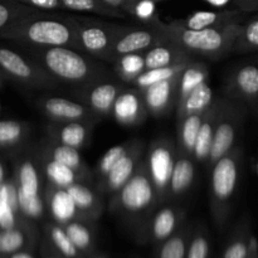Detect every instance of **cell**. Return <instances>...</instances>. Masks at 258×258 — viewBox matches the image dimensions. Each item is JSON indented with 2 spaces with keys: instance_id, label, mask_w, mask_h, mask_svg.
Segmentation results:
<instances>
[{
  "instance_id": "4dcf8cb0",
  "label": "cell",
  "mask_w": 258,
  "mask_h": 258,
  "mask_svg": "<svg viewBox=\"0 0 258 258\" xmlns=\"http://www.w3.org/2000/svg\"><path fill=\"white\" fill-rule=\"evenodd\" d=\"M213 100V91L209 81L203 82L194 88L180 105L176 106V122L191 113H203L212 105Z\"/></svg>"
},
{
  "instance_id": "f6af8a7d",
  "label": "cell",
  "mask_w": 258,
  "mask_h": 258,
  "mask_svg": "<svg viewBox=\"0 0 258 258\" xmlns=\"http://www.w3.org/2000/svg\"><path fill=\"white\" fill-rule=\"evenodd\" d=\"M211 254V239L203 226H193L190 241L185 258H209Z\"/></svg>"
},
{
  "instance_id": "ee69618b",
  "label": "cell",
  "mask_w": 258,
  "mask_h": 258,
  "mask_svg": "<svg viewBox=\"0 0 258 258\" xmlns=\"http://www.w3.org/2000/svg\"><path fill=\"white\" fill-rule=\"evenodd\" d=\"M38 9L27 7L15 0H0V33L20 18L37 12Z\"/></svg>"
},
{
  "instance_id": "5b68a950",
  "label": "cell",
  "mask_w": 258,
  "mask_h": 258,
  "mask_svg": "<svg viewBox=\"0 0 258 258\" xmlns=\"http://www.w3.org/2000/svg\"><path fill=\"white\" fill-rule=\"evenodd\" d=\"M243 149L234 145L211 166V213L217 227L223 228L241 178Z\"/></svg>"
},
{
  "instance_id": "836d02e7",
  "label": "cell",
  "mask_w": 258,
  "mask_h": 258,
  "mask_svg": "<svg viewBox=\"0 0 258 258\" xmlns=\"http://www.w3.org/2000/svg\"><path fill=\"white\" fill-rule=\"evenodd\" d=\"M68 238L73 243V246L83 254L90 256L93 251V243H95V231H93V222L71 221L63 224Z\"/></svg>"
},
{
  "instance_id": "7bdbcfd3",
  "label": "cell",
  "mask_w": 258,
  "mask_h": 258,
  "mask_svg": "<svg viewBox=\"0 0 258 258\" xmlns=\"http://www.w3.org/2000/svg\"><path fill=\"white\" fill-rule=\"evenodd\" d=\"M131 144H133V140H128V141H125V143L118 144V145L112 146L111 149H108V150L101 156L98 163L96 164L95 169L92 170L93 179H95L96 181L102 179L103 176H105L106 174H107L108 171L116 165V163H117V161L120 160L126 153H127Z\"/></svg>"
},
{
  "instance_id": "8992f818",
  "label": "cell",
  "mask_w": 258,
  "mask_h": 258,
  "mask_svg": "<svg viewBox=\"0 0 258 258\" xmlns=\"http://www.w3.org/2000/svg\"><path fill=\"white\" fill-rule=\"evenodd\" d=\"M247 113L248 107L243 102L221 96V107L214 128L211 150L206 163L208 168H211L217 160H219L236 145V140L246 120Z\"/></svg>"
},
{
  "instance_id": "f907efd6",
  "label": "cell",
  "mask_w": 258,
  "mask_h": 258,
  "mask_svg": "<svg viewBox=\"0 0 258 258\" xmlns=\"http://www.w3.org/2000/svg\"><path fill=\"white\" fill-rule=\"evenodd\" d=\"M8 179H9V178H8L7 164H5V161L3 160V158L0 156V185H2L3 183H5Z\"/></svg>"
},
{
  "instance_id": "1f68e13d",
  "label": "cell",
  "mask_w": 258,
  "mask_h": 258,
  "mask_svg": "<svg viewBox=\"0 0 258 258\" xmlns=\"http://www.w3.org/2000/svg\"><path fill=\"white\" fill-rule=\"evenodd\" d=\"M29 133V123L19 120H0V153L17 150L24 144Z\"/></svg>"
},
{
  "instance_id": "7c38bea8",
  "label": "cell",
  "mask_w": 258,
  "mask_h": 258,
  "mask_svg": "<svg viewBox=\"0 0 258 258\" xmlns=\"http://www.w3.org/2000/svg\"><path fill=\"white\" fill-rule=\"evenodd\" d=\"M144 153H145V144L139 139H134L127 153L102 179L96 181V190L100 194H110V196L116 193L135 173L139 163L144 158Z\"/></svg>"
},
{
  "instance_id": "603a6c76",
  "label": "cell",
  "mask_w": 258,
  "mask_h": 258,
  "mask_svg": "<svg viewBox=\"0 0 258 258\" xmlns=\"http://www.w3.org/2000/svg\"><path fill=\"white\" fill-rule=\"evenodd\" d=\"M196 179V163L191 156L181 153L176 148L175 160L168 186V201L179 198L191 188Z\"/></svg>"
},
{
  "instance_id": "ab89813d",
  "label": "cell",
  "mask_w": 258,
  "mask_h": 258,
  "mask_svg": "<svg viewBox=\"0 0 258 258\" xmlns=\"http://www.w3.org/2000/svg\"><path fill=\"white\" fill-rule=\"evenodd\" d=\"M196 59V58H194ZM193 60V59H191ZM190 60H186V62L176 63V64L169 66V67H161V68H154V70H145L138 78L133 81L131 86L138 90H144V88L149 87V86L154 85L156 82H160L164 80H170V78L178 77L181 73V71L184 70L188 63Z\"/></svg>"
},
{
  "instance_id": "60d3db41",
  "label": "cell",
  "mask_w": 258,
  "mask_h": 258,
  "mask_svg": "<svg viewBox=\"0 0 258 258\" xmlns=\"http://www.w3.org/2000/svg\"><path fill=\"white\" fill-rule=\"evenodd\" d=\"M155 3L154 0H130L123 8V13L133 17L140 24L158 27L163 22L159 18Z\"/></svg>"
},
{
  "instance_id": "7dc6e473",
  "label": "cell",
  "mask_w": 258,
  "mask_h": 258,
  "mask_svg": "<svg viewBox=\"0 0 258 258\" xmlns=\"http://www.w3.org/2000/svg\"><path fill=\"white\" fill-rule=\"evenodd\" d=\"M232 4L237 10L244 14L256 13L258 10V0H232Z\"/></svg>"
},
{
  "instance_id": "7402d4cb",
  "label": "cell",
  "mask_w": 258,
  "mask_h": 258,
  "mask_svg": "<svg viewBox=\"0 0 258 258\" xmlns=\"http://www.w3.org/2000/svg\"><path fill=\"white\" fill-rule=\"evenodd\" d=\"M39 153L44 154V155L53 159V160L58 161V163L71 168L72 170L77 171L80 175L83 176V179H85L87 184L93 180L92 170L85 163V160L81 156L80 150H76V149L70 148V146L62 145V144L55 143V141L47 138V140L43 141Z\"/></svg>"
},
{
  "instance_id": "4fadbf2b",
  "label": "cell",
  "mask_w": 258,
  "mask_h": 258,
  "mask_svg": "<svg viewBox=\"0 0 258 258\" xmlns=\"http://www.w3.org/2000/svg\"><path fill=\"white\" fill-rule=\"evenodd\" d=\"M13 181L17 190V202L43 199V176L38 155L30 154L15 159Z\"/></svg>"
},
{
  "instance_id": "bcb514c9",
  "label": "cell",
  "mask_w": 258,
  "mask_h": 258,
  "mask_svg": "<svg viewBox=\"0 0 258 258\" xmlns=\"http://www.w3.org/2000/svg\"><path fill=\"white\" fill-rule=\"evenodd\" d=\"M15 2L24 4L34 9L43 12H53V10H63L60 0H15Z\"/></svg>"
},
{
  "instance_id": "9f6ffc18",
  "label": "cell",
  "mask_w": 258,
  "mask_h": 258,
  "mask_svg": "<svg viewBox=\"0 0 258 258\" xmlns=\"http://www.w3.org/2000/svg\"><path fill=\"white\" fill-rule=\"evenodd\" d=\"M92 258H107V257L103 256V254H96V256H93Z\"/></svg>"
},
{
  "instance_id": "b9f144b4",
  "label": "cell",
  "mask_w": 258,
  "mask_h": 258,
  "mask_svg": "<svg viewBox=\"0 0 258 258\" xmlns=\"http://www.w3.org/2000/svg\"><path fill=\"white\" fill-rule=\"evenodd\" d=\"M251 234L249 224L242 222L236 227L222 258H248V238Z\"/></svg>"
},
{
  "instance_id": "74e56055",
  "label": "cell",
  "mask_w": 258,
  "mask_h": 258,
  "mask_svg": "<svg viewBox=\"0 0 258 258\" xmlns=\"http://www.w3.org/2000/svg\"><path fill=\"white\" fill-rule=\"evenodd\" d=\"M63 10L71 12L90 13L103 18H126L127 15L122 10L106 4L102 0H60Z\"/></svg>"
},
{
  "instance_id": "83f0119b",
  "label": "cell",
  "mask_w": 258,
  "mask_h": 258,
  "mask_svg": "<svg viewBox=\"0 0 258 258\" xmlns=\"http://www.w3.org/2000/svg\"><path fill=\"white\" fill-rule=\"evenodd\" d=\"M37 155L38 161H39L40 173H42V176L48 184H52V185L63 189L72 185L73 183L87 184L83 176L80 175L77 171L53 160L49 156L44 155V154L38 153Z\"/></svg>"
},
{
  "instance_id": "680465c9",
  "label": "cell",
  "mask_w": 258,
  "mask_h": 258,
  "mask_svg": "<svg viewBox=\"0 0 258 258\" xmlns=\"http://www.w3.org/2000/svg\"><path fill=\"white\" fill-rule=\"evenodd\" d=\"M0 229H2V228H0Z\"/></svg>"
},
{
  "instance_id": "7a4b0ae2",
  "label": "cell",
  "mask_w": 258,
  "mask_h": 258,
  "mask_svg": "<svg viewBox=\"0 0 258 258\" xmlns=\"http://www.w3.org/2000/svg\"><path fill=\"white\" fill-rule=\"evenodd\" d=\"M30 58L58 82L91 85L98 81L111 80V72L98 59L68 47H50L24 49Z\"/></svg>"
},
{
  "instance_id": "e0dca14e",
  "label": "cell",
  "mask_w": 258,
  "mask_h": 258,
  "mask_svg": "<svg viewBox=\"0 0 258 258\" xmlns=\"http://www.w3.org/2000/svg\"><path fill=\"white\" fill-rule=\"evenodd\" d=\"M113 120L125 127H135L145 122L149 113L144 103L141 91L135 87L122 88L111 108Z\"/></svg>"
},
{
  "instance_id": "6da1fadb",
  "label": "cell",
  "mask_w": 258,
  "mask_h": 258,
  "mask_svg": "<svg viewBox=\"0 0 258 258\" xmlns=\"http://www.w3.org/2000/svg\"><path fill=\"white\" fill-rule=\"evenodd\" d=\"M0 39L23 49L68 47L78 50L73 15H59L37 10L20 18L0 33Z\"/></svg>"
},
{
  "instance_id": "f1b7e54d",
  "label": "cell",
  "mask_w": 258,
  "mask_h": 258,
  "mask_svg": "<svg viewBox=\"0 0 258 258\" xmlns=\"http://www.w3.org/2000/svg\"><path fill=\"white\" fill-rule=\"evenodd\" d=\"M27 221L18 208L17 190L13 179H8L0 185V228L7 229L19 226Z\"/></svg>"
},
{
  "instance_id": "816d5d0a",
  "label": "cell",
  "mask_w": 258,
  "mask_h": 258,
  "mask_svg": "<svg viewBox=\"0 0 258 258\" xmlns=\"http://www.w3.org/2000/svg\"><path fill=\"white\" fill-rule=\"evenodd\" d=\"M102 2H105L106 4L111 5V7L113 8H117V9L122 10L123 12V8L126 7V4H127L130 0H102Z\"/></svg>"
},
{
  "instance_id": "ffe728a7",
  "label": "cell",
  "mask_w": 258,
  "mask_h": 258,
  "mask_svg": "<svg viewBox=\"0 0 258 258\" xmlns=\"http://www.w3.org/2000/svg\"><path fill=\"white\" fill-rule=\"evenodd\" d=\"M43 199H44L45 209L49 212L53 222L55 223L63 226L76 219L85 221L66 189L45 183V186L43 188Z\"/></svg>"
},
{
  "instance_id": "5bb4252c",
  "label": "cell",
  "mask_w": 258,
  "mask_h": 258,
  "mask_svg": "<svg viewBox=\"0 0 258 258\" xmlns=\"http://www.w3.org/2000/svg\"><path fill=\"white\" fill-rule=\"evenodd\" d=\"M38 110L50 121V122H70V121H82V122L97 123L100 116L91 111L87 106L80 101H72L64 97H42L37 102Z\"/></svg>"
},
{
  "instance_id": "d6a6232c",
  "label": "cell",
  "mask_w": 258,
  "mask_h": 258,
  "mask_svg": "<svg viewBox=\"0 0 258 258\" xmlns=\"http://www.w3.org/2000/svg\"><path fill=\"white\" fill-rule=\"evenodd\" d=\"M193 224H181L178 231L158 244L155 258H185Z\"/></svg>"
},
{
  "instance_id": "8d00e7d4",
  "label": "cell",
  "mask_w": 258,
  "mask_h": 258,
  "mask_svg": "<svg viewBox=\"0 0 258 258\" xmlns=\"http://www.w3.org/2000/svg\"><path fill=\"white\" fill-rule=\"evenodd\" d=\"M44 234L47 241L53 247L55 252L63 258H83L82 253L73 246L68 238L64 228L55 222H47L44 224Z\"/></svg>"
},
{
  "instance_id": "4316f807",
  "label": "cell",
  "mask_w": 258,
  "mask_h": 258,
  "mask_svg": "<svg viewBox=\"0 0 258 258\" xmlns=\"http://www.w3.org/2000/svg\"><path fill=\"white\" fill-rule=\"evenodd\" d=\"M196 57L186 53L181 49L179 45L173 43L171 40L156 44L150 49L144 52V60H145L146 70H154V68L169 67V66L176 64V63L191 60Z\"/></svg>"
},
{
  "instance_id": "d590c367",
  "label": "cell",
  "mask_w": 258,
  "mask_h": 258,
  "mask_svg": "<svg viewBox=\"0 0 258 258\" xmlns=\"http://www.w3.org/2000/svg\"><path fill=\"white\" fill-rule=\"evenodd\" d=\"M111 64H112V71L120 78L121 82L128 85H131L133 81L146 70L144 52L118 55L111 62Z\"/></svg>"
},
{
  "instance_id": "9a60e30c",
  "label": "cell",
  "mask_w": 258,
  "mask_h": 258,
  "mask_svg": "<svg viewBox=\"0 0 258 258\" xmlns=\"http://www.w3.org/2000/svg\"><path fill=\"white\" fill-rule=\"evenodd\" d=\"M223 96L243 102L256 112L258 103V68L254 64L237 67L227 78Z\"/></svg>"
},
{
  "instance_id": "f35d334b",
  "label": "cell",
  "mask_w": 258,
  "mask_h": 258,
  "mask_svg": "<svg viewBox=\"0 0 258 258\" xmlns=\"http://www.w3.org/2000/svg\"><path fill=\"white\" fill-rule=\"evenodd\" d=\"M258 49V18L253 15L251 18H246L241 24L239 32L232 47V53L247 54L253 53Z\"/></svg>"
},
{
  "instance_id": "44dd1931",
  "label": "cell",
  "mask_w": 258,
  "mask_h": 258,
  "mask_svg": "<svg viewBox=\"0 0 258 258\" xmlns=\"http://www.w3.org/2000/svg\"><path fill=\"white\" fill-rule=\"evenodd\" d=\"M247 14L239 10H218V12H197L184 19L173 20L176 25L189 30H201L216 28L234 22H244Z\"/></svg>"
},
{
  "instance_id": "c3c4849f",
  "label": "cell",
  "mask_w": 258,
  "mask_h": 258,
  "mask_svg": "<svg viewBox=\"0 0 258 258\" xmlns=\"http://www.w3.org/2000/svg\"><path fill=\"white\" fill-rule=\"evenodd\" d=\"M248 258H258V243L253 234H249L248 238Z\"/></svg>"
},
{
  "instance_id": "ba28073f",
  "label": "cell",
  "mask_w": 258,
  "mask_h": 258,
  "mask_svg": "<svg viewBox=\"0 0 258 258\" xmlns=\"http://www.w3.org/2000/svg\"><path fill=\"white\" fill-rule=\"evenodd\" d=\"M78 50L98 60L112 62V43L120 24L73 15Z\"/></svg>"
},
{
  "instance_id": "8fae6325",
  "label": "cell",
  "mask_w": 258,
  "mask_h": 258,
  "mask_svg": "<svg viewBox=\"0 0 258 258\" xmlns=\"http://www.w3.org/2000/svg\"><path fill=\"white\" fill-rule=\"evenodd\" d=\"M184 218L185 211L181 207L169 204L159 209L156 208L139 229L136 238L140 242L161 243L178 231L179 227L184 223Z\"/></svg>"
},
{
  "instance_id": "52a82bcc",
  "label": "cell",
  "mask_w": 258,
  "mask_h": 258,
  "mask_svg": "<svg viewBox=\"0 0 258 258\" xmlns=\"http://www.w3.org/2000/svg\"><path fill=\"white\" fill-rule=\"evenodd\" d=\"M0 70L7 81L30 90H50L59 85L33 58L5 45H0Z\"/></svg>"
},
{
  "instance_id": "d4e9b609",
  "label": "cell",
  "mask_w": 258,
  "mask_h": 258,
  "mask_svg": "<svg viewBox=\"0 0 258 258\" xmlns=\"http://www.w3.org/2000/svg\"><path fill=\"white\" fill-rule=\"evenodd\" d=\"M219 107H221V97L214 98L212 105L203 113L198 135H197L196 146H194L193 154H191V159L194 160V163H207L212 140H213L217 118H218Z\"/></svg>"
},
{
  "instance_id": "cb8c5ba5",
  "label": "cell",
  "mask_w": 258,
  "mask_h": 258,
  "mask_svg": "<svg viewBox=\"0 0 258 258\" xmlns=\"http://www.w3.org/2000/svg\"><path fill=\"white\" fill-rule=\"evenodd\" d=\"M75 202L82 218L87 222H96L103 213L105 204L100 193L85 183H73L66 188Z\"/></svg>"
},
{
  "instance_id": "3957f363",
  "label": "cell",
  "mask_w": 258,
  "mask_h": 258,
  "mask_svg": "<svg viewBox=\"0 0 258 258\" xmlns=\"http://www.w3.org/2000/svg\"><path fill=\"white\" fill-rule=\"evenodd\" d=\"M158 206L156 191L143 158L133 176L111 196L108 209L111 213L120 216L138 233Z\"/></svg>"
},
{
  "instance_id": "2e32d148",
  "label": "cell",
  "mask_w": 258,
  "mask_h": 258,
  "mask_svg": "<svg viewBox=\"0 0 258 258\" xmlns=\"http://www.w3.org/2000/svg\"><path fill=\"white\" fill-rule=\"evenodd\" d=\"M123 87V83L105 80L78 87L75 93L80 102L87 106L97 116L103 117L110 115L113 102Z\"/></svg>"
},
{
  "instance_id": "e575fe53",
  "label": "cell",
  "mask_w": 258,
  "mask_h": 258,
  "mask_svg": "<svg viewBox=\"0 0 258 258\" xmlns=\"http://www.w3.org/2000/svg\"><path fill=\"white\" fill-rule=\"evenodd\" d=\"M203 113H191L176 122V139H178L176 148L179 151L189 156H191L194 146H196L197 135H198Z\"/></svg>"
},
{
  "instance_id": "484cf974",
  "label": "cell",
  "mask_w": 258,
  "mask_h": 258,
  "mask_svg": "<svg viewBox=\"0 0 258 258\" xmlns=\"http://www.w3.org/2000/svg\"><path fill=\"white\" fill-rule=\"evenodd\" d=\"M35 242L37 231L32 222H25L12 228L0 229V257L23 249H30Z\"/></svg>"
},
{
  "instance_id": "f546056e",
  "label": "cell",
  "mask_w": 258,
  "mask_h": 258,
  "mask_svg": "<svg viewBox=\"0 0 258 258\" xmlns=\"http://www.w3.org/2000/svg\"><path fill=\"white\" fill-rule=\"evenodd\" d=\"M207 81H209L208 66L198 59L190 60L179 76L175 106L180 105L194 88L198 87L203 82H207Z\"/></svg>"
},
{
  "instance_id": "f5cc1de1",
  "label": "cell",
  "mask_w": 258,
  "mask_h": 258,
  "mask_svg": "<svg viewBox=\"0 0 258 258\" xmlns=\"http://www.w3.org/2000/svg\"><path fill=\"white\" fill-rule=\"evenodd\" d=\"M203 2L208 3L209 5L216 8H224L227 7L228 4H231L232 0H203Z\"/></svg>"
},
{
  "instance_id": "db71d44e",
  "label": "cell",
  "mask_w": 258,
  "mask_h": 258,
  "mask_svg": "<svg viewBox=\"0 0 258 258\" xmlns=\"http://www.w3.org/2000/svg\"><path fill=\"white\" fill-rule=\"evenodd\" d=\"M42 258H63V257L59 256V254L52 253V252H50L49 249L45 247V244H43L42 246Z\"/></svg>"
},
{
  "instance_id": "d6986e66",
  "label": "cell",
  "mask_w": 258,
  "mask_h": 258,
  "mask_svg": "<svg viewBox=\"0 0 258 258\" xmlns=\"http://www.w3.org/2000/svg\"><path fill=\"white\" fill-rule=\"evenodd\" d=\"M96 123L70 121V122H50L45 128L47 138L62 145L81 150L90 143Z\"/></svg>"
},
{
  "instance_id": "277c9868",
  "label": "cell",
  "mask_w": 258,
  "mask_h": 258,
  "mask_svg": "<svg viewBox=\"0 0 258 258\" xmlns=\"http://www.w3.org/2000/svg\"><path fill=\"white\" fill-rule=\"evenodd\" d=\"M242 23L243 22H234L216 28L189 30L179 27L174 22H163L161 29L169 40L193 57L218 60L232 53L233 42Z\"/></svg>"
},
{
  "instance_id": "11a10c76",
  "label": "cell",
  "mask_w": 258,
  "mask_h": 258,
  "mask_svg": "<svg viewBox=\"0 0 258 258\" xmlns=\"http://www.w3.org/2000/svg\"><path fill=\"white\" fill-rule=\"evenodd\" d=\"M5 83H7V78H5V76L3 75L2 70H0V90H3V88H4Z\"/></svg>"
},
{
  "instance_id": "ac0fdd59",
  "label": "cell",
  "mask_w": 258,
  "mask_h": 258,
  "mask_svg": "<svg viewBox=\"0 0 258 258\" xmlns=\"http://www.w3.org/2000/svg\"><path fill=\"white\" fill-rule=\"evenodd\" d=\"M179 76L170 80L160 81L141 90L144 103L149 115L158 118L164 117L173 110L176 102Z\"/></svg>"
},
{
  "instance_id": "681fc988",
  "label": "cell",
  "mask_w": 258,
  "mask_h": 258,
  "mask_svg": "<svg viewBox=\"0 0 258 258\" xmlns=\"http://www.w3.org/2000/svg\"><path fill=\"white\" fill-rule=\"evenodd\" d=\"M0 258H35V257L29 249H23V251L14 252V253H10L8 254V256H2Z\"/></svg>"
},
{
  "instance_id": "30bf717a",
  "label": "cell",
  "mask_w": 258,
  "mask_h": 258,
  "mask_svg": "<svg viewBox=\"0 0 258 258\" xmlns=\"http://www.w3.org/2000/svg\"><path fill=\"white\" fill-rule=\"evenodd\" d=\"M161 24L158 27L145 24L121 25L113 38L111 49L112 60L118 55L145 52L154 45L169 40L161 29Z\"/></svg>"
},
{
  "instance_id": "9c48e42d",
  "label": "cell",
  "mask_w": 258,
  "mask_h": 258,
  "mask_svg": "<svg viewBox=\"0 0 258 258\" xmlns=\"http://www.w3.org/2000/svg\"><path fill=\"white\" fill-rule=\"evenodd\" d=\"M176 155V144L169 138L151 141L144 159L159 204L168 201V186Z\"/></svg>"
},
{
  "instance_id": "6f0895ef",
  "label": "cell",
  "mask_w": 258,
  "mask_h": 258,
  "mask_svg": "<svg viewBox=\"0 0 258 258\" xmlns=\"http://www.w3.org/2000/svg\"><path fill=\"white\" fill-rule=\"evenodd\" d=\"M154 2H159V0H154Z\"/></svg>"
}]
</instances>
